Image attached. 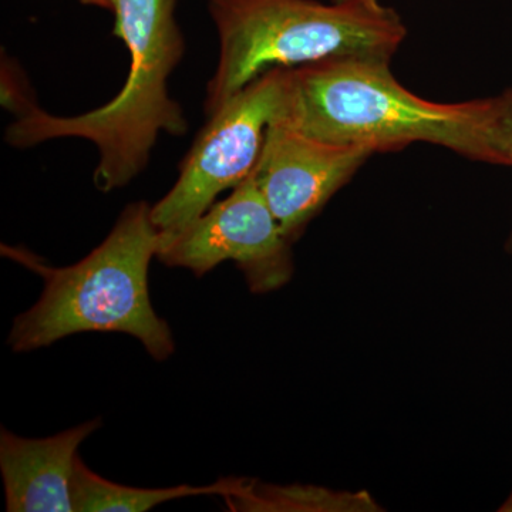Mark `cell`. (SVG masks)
I'll use <instances>...</instances> for the list:
<instances>
[{
  "label": "cell",
  "mask_w": 512,
  "mask_h": 512,
  "mask_svg": "<svg viewBox=\"0 0 512 512\" xmlns=\"http://www.w3.org/2000/svg\"><path fill=\"white\" fill-rule=\"evenodd\" d=\"M511 116L512 90L434 103L397 82L390 60L343 57L289 69L276 121L323 143L373 153L429 143L481 163L510 165Z\"/></svg>",
  "instance_id": "cell-1"
},
{
  "label": "cell",
  "mask_w": 512,
  "mask_h": 512,
  "mask_svg": "<svg viewBox=\"0 0 512 512\" xmlns=\"http://www.w3.org/2000/svg\"><path fill=\"white\" fill-rule=\"evenodd\" d=\"M178 0H114V36L126 43L130 70L109 103L80 116H53L25 104L5 140L18 148L56 138H83L99 151L93 181L97 190L124 188L146 170L161 133L184 136L188 121L171 99L168 80L183 60L185 40Z\"/></svg>",
  "instance_id": "cell-2"
},
{
  "label": "cell",
  "mask_w": 512,
  "mask_h": 512,
  "mask_svg": "<svg viewBox=\"0 0 512 512\" xmlns=\"http://www.w3.org/2000/svg\"><path fill=\"white\" fill-rule=\"evenodd\" d=\"M158 247L160 232L146 201L127 205L107 238L74 265L56 268L26 249L2 245L3 255L45 281L39 301L16 316L9 348L32 352L77 333L119 332L140 340L158 362L167 360L175 350L173 332L154 311L148 292V269Z\"/></svg>",
  "instance_id": "cell-3"
},
{
  "label": "cell",
  "mask_w": 512,
  "mask_h": 512,
  "mask_svg": "<svg viewBox=\"0 0 512 512\" xmlns=\"http://www.w3.org/2000/svg\"><path fill=\"white\" fill-rule=\"evenodd\" d=\"M220 55L207 84L210 116L256 77L343 57L392 60L407 29L382 0H210Z\"/></svg>",
  "instance_id": "cell-4"
},
{
  "label": "cell",
  "mask_w": 512,
  "mask_h": 512,
  "mask_svg": "<svg viewBox=\"0 0 512 512\" xmlns=\"http://www.w3.org/2000/svg\"><path fill=\"white\" fill-rule=\"evenodd\" d=\"M288 70H268L208 116L170 191L151 207L161 238L173 237L254 173L266 131L284 104Z\"/></svg>",
  "instance_id": "cell-5"
},
{
  "label": "cell",
  "mask_w": 512,
  "mask_h": 512,
  "mask_svg": "<svg viewBox=\"0 0 512 512\" xmlns=\"http://www.w3.org/2000/svg\"><path fill=\"white\" fill-rule=\"evenodd\" d=\"M157 258L170 268L190 269L198 278L232 261L254 293L276 291L293 275L292 242L279 227L254 174L183 231L160 237Z\"/></svg>",
  "instance_id": "cell-6"
},
{
  "label": "cell",
  "mask_w": 512,
  "mask_h": 512,
  "mask_svg": "<svg viewBox=\"0 0 512 512\" xmlns=\"http://www.w3.org/2000/svg\"><path fill=\"white\" fill-rule=\"evenodd\" d=\"M373 154L366 147L323 143L274 121L252 174L293 244Z\"/></svg>",
  "instance_id": "cell-7"
},
{
  "label": "cell",
  "mask_w": 512,
  "mask_h": 512,
  "mask_svg": "<svg viewBox=\"0 0 512 512\" xmlns=\"http://www.w3.org/2000/svg\"><path fill=\"white\" fill-rule=\"evenodd\" d=\"M100 419L46 439H25L2 427L0 473L8 512H73L77 450L99 430Z\"/></svg>",
  "instance_id": "cell-8"
},
{
  "label": "cell",
  "mask_w": 512,
  "mask_h": 512,
  "mask_svg": "<svg viewBox=\"0 0 512 512\" xmlns=\"http://www.w3.org/2000/svg\"><path fill=\"white\" fill-rule=\"evenodd\" d=\"M242 478H222L208 485H178L168 488H137L113 483L100 477L77 458L72 483L74 512H146L157 505L180 498L198 495H221L222 498L235 493Z\"/></svg>",
  "instance_id": "cell-9"
},
{
  "label": "cell",
  "mask_w": 512,
  "mask_h": 512,
  "mask_svg": "<svg viewBox=\"0 0 512 512\" xmlns=\"http://www.w3.org/2000/svg\"><path fill=\"white\" fill-rule=\"evenodd\" d=\"M231 511H380L366 493H335L312 485H271L244 480L224 497Z\"/></svg>",
  "instance_id": "cell-10"
},
{
  "label": "cell",
  "mask_w": 512,
  "mask_h": 512,
  "mask_svg": "<svg viewBox=\"0 0 512 512\" xmlns=\"http://www.w3.org/2000/svg\"><path fill=\"white\" fill-rule=\"evenodd\" d=\"M82 5L94 6V8L111 10L113 12L114 0H79Z\"/></svg>",
  "instance_id": "cell-11"
},
{
  "label": "cell",
  "mask_w": 512,
  "mask_h": 512,
  "mask_svg": "<svg viewBox=\"0 0 512 512\" xmlns=\"http://www.w3.org/2000/svg\"><path fill=\"white\" fill-rule=\"evenodd\" d=\"M510 165L512 167V124H511ZM505 249H507V252H510V254H512V232H511L510 238H508L507 244H505Z\"/></svg>",
  "instance_id": "cell-12"
},
{
  "label": "cell",
  "mask_w": 512,
  "mask_h": 512,
  "mask_svg": "<svg viewBox=\"0 0 512 512\" xmlns=\"http://www.w3.org/2000/svg\"><path fill=\"white\" fill-rule=\"evenodd\" d=\"M498 511L501 512H512V493L510 494V497L505 500V503L501 505L500 508H498Z\"/></svg>",
  "instance_id": "cell-13"
},
{
  "label": "cell",
  "mask_w": 512,
  "mask_h": 512,
  "mask_svg": "<svg viewBox=\"0 0 512 512\" xmlns=\"http://www.w3.org/2000/svg\"><path fill=\"white\" fill-rule=\"evenodd\" d=\"M332 2H342V0H332Z\"/></svg>",
  "instance_id": "cell-14"
}]
</instances>
